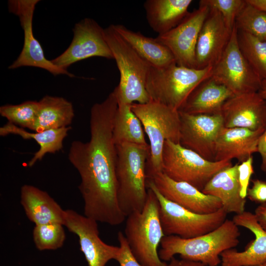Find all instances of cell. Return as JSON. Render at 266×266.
<instances>
[{
  "label": "cell",
  "mask_w": 266,
  "mask_h": 266,
  "mask_svg": "<svg viewBox=\"0 0 266 266\" xmlns=\"http://www.w3.org/2000/svg\"><path fill=\"white\" fill-rule=\"evenodd\" d=\"M118 102L115 89L91 109L89 141H73L68 158L78 171L79 189L86 216L111 226L121 224L126 216L118 200L116 146L113 128Z\"/></svg>",
  "instance_id": "obj_1"
},
{
  "label": "cell",
  "mask_w": 266,
  "mask_h": 266,
  "mask_svg": "<svg viewBox=\"0 0 266 266\" xmlns=\"http://www.w3.org/2000/svg\"><path fill=\"white\" fill-rule=\"evenodd\" d=\"M240 235L238 227L233 220L226 219L216 229L199 236L186 239L175 235L165 236L159 255L166 262L179 255L181 259L206 266H218L221 263V253L236 247Z\"/></svg>",
  "instance_id": "obj_2"
},
{
  "label": "cell",
  "mask_w": 266,
  "mask_h": 266,
  "mask_svg": "<svg viewBox=\"0 0 266 266\" xmlns=\"http://www.w3.org/2000/svg\"><path fill=\"white\" fill-rule=\"evenodd\" d=\"M116 176L120 208L126 217L143 209L148 196L146 163L149 145H116Z\"/></svg>",
  "instance_id": "obj_3"
},
{
  "label": "cell",
  "mask_w": 266,
  "mask_h": 266,
  "mask_svg": "<svg viewBox=\"0 0 266 266\" xmlns=\"http://www.w3.org/2000/svg\"><path fill=\"white\" fill-rule=\"evenodd\" d=\"M131 107L140 120L149 140L146 175L147 179H150L163 172L162 153L165 141L169 140L180 143L179 112L152 100L145 103H133Z\"/></svg>",
  "instance_id": "obj_4"
},
{
  "label": "cell",
  "mask_w": 266,
  "mask_h": 266,
  "mask_svg": "<svg viewBox=\"0 0 266 266\" xmlns=\"http://www.w3.org/2000/svg\"><path fill=\"white\" fill-rule=\"evenodd\" d=\"M104 34L120 75L119 85L114 89L118 104L150 101L146 82L151 66L118 34L113 25L104 29Z\"/></svg>",
  "instance_id": "obj_5"
},
{
  "label": "cell",
  "mask_w": 266,
  "mask_h": 266,
  "mask_svg": "<svg viewBox=\"0 0 266 266\" xmlns=\"http://www.w3.org/2000/svg\"><path fill=\"white\" fill-rule=\"evenodd\" d=\"M159 203L154 193L148 188L145 204L141 211L126 218L124 233L131 252L143 266H167L159 255L158 247L165 236L159 215Z\"/></svg>",
  "instance_id": "obj_6"
},
{
  "label": "cell",
  "mask_w": 266,
  "mask_h": 266,
  "mask_svg": "<svg viewBox=\"0 0 266 266\" xmlns=\"http://www.w3.org/2000/svg\"><path fill=\"white\" fill-rule=\"evenodd\" d=\"M213 66L190 68L176 63L157 68L151 66L146 89L151 100L179 110L194 89L212 75Z\"/></svg>",
  "instance_id": "obj_7"
},
{
  "label": "cell",
  "mask_w": 266,
  "mask_h": 266,
  "mask_svg": "<svg viewBox=\"0 0 266 266\" xmlns=\"http://www.w3.org/2000/svg\"><path fill=\"white\" fill-rule=\"evenodd\" d=\"M232 166L231 161H210L180 143L169 140L165 142L163 172L170 178L190 184L201 191L214 175Z\"/></svg>",
  "instance_id": "obj_8"
},
{
  "label": "cell",
  "mask_w": 266,
  "mask_h": 266,
  "mask_svg": "<svg viewBox=\"0 0 266 266\" xmlns=\"http://www.w3.org/2000/svg\"><path fill=\"white\" fill-rule=\"evenodd\" d=\"M147 186L158 200L160 221L165 236L186 239L199 236L216 229L226 220L228 213L223 207L210 214L196 213L166 199L151 179H147Z\"/></svg>",
  "instance_id": "obj_9"
},
{
  "label": "cell",
  "mask_w": 266,
  "mask_h": 266,
  "mask_svg": "<svg viewBox=\"0 0 266 266\" xmlns=\"http://www.w3.org/2000/svg\"><path fill=\"white\" fill-rule=\"evenodd\" d=\"M234 25L231 38L217 63L213 66L212 77L227 87L234 95L258 92L262 80L241 53Z\"/></svg>",
  "instance_id": "obj_10"
},
{
  "label": "cell",
  "mask_w": 266,
  "mask_h": 266,
  "mask_svg": "<svg viewBox=\"0 0 266 266\" xmlns=\"http://www.w3.org/2000/svg\"><path fill=\"white\" fill-rule=\"evenodd\" d=\"M39 0H10L8 2L9 11L17 16L24 32V39L22 50L9 69L22 66L36 67L47 70L54 75L65 74L75 76L67 70L60 68L47 59L41 45L33 33V21L36 5Z\"/></svg>",
  "instance_id": "obj_11"
},
{
  "label": "cell",
  "mask_w": 266,
  "mask_h": 266,
  "mask_svg": "<svg viewBox=\"0 0 266 266\" xmlns=\"http://www.w3.org/2000/svg\"><path fill=\"white\" fill-rule=\"evenodd\" d=\"M73 33L68 47L51 60L57 66L66 70L72 64L91 57L113 59L105 37L104 29L94 19L86 18L77 23Z\"/></svg>",
  "instance_id": "obj_12"
},
{
  "label": "cell",
  "mask_w": 266,
  "mask_h": 266,
  "mask_svg": "<svg viewBox=\"0 0 266 266\" xmlns=\"http://www.w3.org/2000/svg\"><path fill=\"white\" fill-rule=\"evenodd\" d=\"M209 10L210 8L200 1L199 8L189 12L177 26L156 37L170 51L177 65L195 68L197 42Z\"/></svg>",
  "instance_id": "obj_13"
},
{
  "label": "cell",
  "mask_w": 266,
  "mask_h": 266,
  "mask_svg": "<svg viewBox=\"0 0 266 266\" xmlns=\"http://www.w3.org/2000/svg\"><path fill=\"white\" fill-rule=\"evenodd\" d=\"M179 112L180 144L207 160L215 161L216 140L224 127L221 113L191 114Z\"/></svg>",
  "instance_id": "obj_14"
},
{
  "label": "cell",
  "mask_w": 266,
  "mask_h": 266,
  "mask_svg": "<svg viewBox=\"0 0 266 266\" xmlns=\"http://www.w3.org/2000/svg\"><path fill=\"white\" fill-rule=\"evenodd\" d=\"M64 226L78 236L80 250L88 266H105L111 260L117 261L120 247L107 244L100 239L97 221L73 210L67 209Z\"/></svg>",
  "instance_id": "obj_15"
},
{
  "label": "cell",
  "mask_w": 266,
  "mask_h": 266,
  "mask_svg": "<svg viewBox=\"0 0 266 266\" xmlns=\"http://www.w3.org/2000/svg\"><path fill=\"white\" fill-rule=\"evenodd\" d=\"M232 31L227 26L221 13L210 8L197 42L196 68L213 66L217 63L229 42Z\"/></svg>",
  "instance_id": "obj_16"
},
{
  "label": "cell",
  "mask_w": 266,
  "mask_h": 266,
  "mask_svg": "<svg viewBox=\"0 0 266 266\" xmlns=\"http://www.w3.org/2000/svg\"><path fill=\"white\" fill-rule=\"evenodd\" d=\"M221 114L225 128L265 130L266 100L258 92L234 95L223 104Z\"/></svg>",
  "instance_id": "obj_17"
},
{
  "label": "cell",
  "mask_w": 266,
  "mask_h": 266,
  "mask_svg": "<svg viewBox=\"0 0 266 266\" xmlns=\"http://www.w3.org/2000/svg\"><path fill=\"white\" fill-rule=\"evenodd\" d=\"M150 179L166 199L192 212L210 214L223 207L217 198L206 195L187 183L175 181L163 172Z\"/></svg>",
  "instance_id": "obj_18"
},
{
  "label": "cell",
  "mask_w": 266,
  "mask_h": 266,
  "mask_svg": "<svg viewBox=\"0 0 266 266\" xmlns=\"http://www.w3.org/2000/svg\"><path fill=\"white\" fill-rule=\"evenodd\" d=\"M233 221L238 227L250 230L255 239L242 251L232 248L223 252L220 255L221 266H256L265 262L266 231L259 224L254 213L245 211L235 215Z\"/></svg>",
  "instance_id": "obj_19"
},
{
  "label": "cell",
  "mask_w": 266,
  "mask_h": 266,
  "mask_svg": "<svg viewBox=\"0 0 266 266\" xmlns=\"http://www.w3.org/2000/svg\"><path fill=\"white\" fill-rule=\"evenodd\" d=\"M264 131L224 127L216 140L214 161L236 159L239 163L246 161L253 153L258 152L259 140Z\"/></svg>",
  "instance_id": "obj_20"
},
{
  "label": "cell",
  "mask_w": 266,
  "mask_h": 266,
  "mask_svg": "<svg viewBox=\"0 0 266 266\" xmlns=\"http://www.w3.org/2000/svg\"><path fill=\"white\" fill-rule=\"evenodd\" d=\"M20 198L27 217L35 225L60 223L64 226L65 210L46 192L25 184L21 188Z\"/></svg>",
  "instance_id": "obj_21"
},
{
  "label": "cell",
  "mask_w": 266,
  "mask_h": 266,
  "mask_svg": "<svg viewBox=\"0 0 266 266\" xmlns=\"http://www.w3.org/2000/svg\"><path fill=\"white\" fill-rule=\"evenodd\" d=\"M233 96L227 87L210 77L194 89L178 111L191 114H220L223 104Z\"/></svg>",
  "instance_id": "obj_22"
},
{
  "label": "cell",
  "mask_w": 266,
  "mask_h": 266,
  "mask_svg": "<svg viewBox=\"0 0 266 266\" xmlns=\"http://www.w3.org/2000/svg\"><path fill=\"white\" fill-rule=\"evenodd\" d=\"M238 165L237 163L217 173L201 191L219 199L228 213L239 214L245 211L246 199L240 195Z\"/></svg>",
  "instance_id": "obj_23"
},
{
  "label": "cell",
  "mask_w": 266,
  "mask_h": 266,
  "mask_svg": "<svg viewBox=\"0 0 266 266\" xmlns=\"http://www.w3.org/2000/svg\"><path fill=\"white\" fill-rule=\"evenodd\" d=\"M192 0H147L144 3L147 22L158 33L164 34L177 26L189 13Z\"/></svg>",
  "instance_id": "obj_24"
},
{
  "label": "cell",
  "mask_w": 266,
  "mask_h": 266,
  "mask_svg": "<svg viewBox=\"0 0 266 266\" xmlns=\"http://www.w3.org/2000/svg\"><path fill=\"white\" fill-rule=\"evenodd\" d=\"M113 26L118 34L151 66L162 68L176 63L170 51L156 38L133 31L122 25Z\"/></svg>",
  "instance_id": "obj_25"
},
{
  "label": "cell",
  "mask_w": 266,
  "mask_h": 266,
  "mask_svg": "<svg viewBox=\"0 0 266 266\" xmlns=\"http://www.w3.org/2000/svg\"><path fill=\"white\" fill-rule=\"evenodd\" d=\"M37 116L32 131L40 132L68 127L74 116L73 105L63 97L45 96L39 101Z\"/></svg>",
  "instance_id": "obj_26"
},
{
  "label": "cell",
  "mask_w": 266,
  "mask_h": 266,
  "mask_svg": "<svg viewBox=\"0 0 266 266\" xmlns=\"http://www.w3.org/2000/svg\"><path fill=\"white\" fill-rule=\"evenodd\" d=\"M70 127L51 129L40 132L30 133L23 128L8 122L0 128V135L5 136L10 134L20 136L24 139H33L39 145V150L29 162L30 167L42 159L47 153H55L63 148V141L67 135Z\"/></svg>",
  "instance_id": "obj_27"
},
{
  "label": "cell",
  "mask_w": 266,
  "mask_h": 266,
  "mask_svg": "<svg viewBox=\"0 0 266 266\" xmlns=\"http://www.w3.org/2000/svg\"><path fill=\"white\" fill-rule=\"evenodd\" d=\"M113 137L116 145L130 143L149 145L139 118L132 109L131 104H119L113 123Z\"/></svg>",
  "instance_id": "obj_28"
},
{
  "label": "cell",
  "mask_w": 266,
  "mask_h": 266,
  "mask_svg": "<svg viewBox=\"0 0 266 266\" xmlns=\"http://www.w3.org/2000/svg\"><path fill=\"white\" fill-rule=\"evenodd\" d=\"M239 48L255 72L263 80L266 79V40L237 30Z\"/></svg>",
  "instance_id": "obj_29"
},
{
  "label": "cell",
  "mask_w": 266,
  "mask_h": 266,
  "mask_svg": "<svg viewBox=\"0 0 266 266\" xmlns=\"http://www.w3.org/2000/svg\"><path fill=\"white\" fill-rule=\"evenodd\" d=\"M235 25L238 31L266 40V12L257 9L246 0L236 16Z\"/></svg>",
  "instance_id": "obj_30"
},
{
  "label": "cell",
  "mask_w": 266,
  "mask_h": 266,
  "mask_svg": "<svg viewBox=\"0 0 266 266\" xmlns=\"http://www.w3.org/2000/svg\"><path fill=\"white\" fill-rule=\"evenodd\" d=\"M39 109L38 101L28 100L18 104H5L0 107V114L8 122L32 130Z\"/></svg>",
  "instance_id": "obj_31"
},
{
  "label": "cell",
  "mask_w": 266,
  "mask_h": 266,
  "mask_svg": "<svg viewBox=\"0 0 266 266\" xmlns=\"http://www.w3.org/2000/svg\"><path fill=\"white\" fill-rule=\"evenodd\" d=\"M63 226L60 223L35 225L33 236L36 248L43 251L62 247L66 239Z\"/></svg>",
  "instance_id": "obj_32"
},
{
  "label": "cell",
  "mask_w": 266,
  "mask_h": 266,
  "mask_svg": "<svg viewBox=\"0 0 266 266\" xmlns=\"http://www.w3.org/2000/svg\"><path fill=\"white\" fill-rule=\"evenodd\" d=\"M209 8L218 11L228 28L233 30L236 16L245 3L243 0H202Z\"/></svg>",
  "instance_id": "obj_33"
},
{
  "label": "cell",
  "mask_w": 266,
  "mask_h": 266,
  "mask_svg": "<svg viewBox=\"0 0 266 266\" xmlns=\"http://www.w3.org/2000/svg\"><path fill=\"white\" fill-rule=\"evenodd\" d=\"M253 162V158L251 156L246 161L238 165V172L240 195L243 199H246L247 197L250 177L254 173Z\"/></svg>",
  "instance_id": "obj_34"
},
{
  "label": "cell",
  "mask_w": 266,
  "mask_h": 266,
  "mask_svg": "<svg viewBox=\"0 0 266 266\" xmlns=\"http://www.w3.org/2000/svg\"><path fill=\"white\" fill-rule=\"evenodd\" d=\"M117 238L121 253L117 260L120 266H143L134 257L130 249L124 234L119 232Z\"/></svg>",
  "instance_id": "obj_35"
},
{
  "label": "cell",
  "mask_w": 266,
  "mask_h": 266,
  "mask_svg": "<svg viewBox=\"0 0 266 266\" xmlns=\"http://www.w3.org/2000/svg\"><path fill=\"white\" fill-rule=\"evenodd\" d=\"M252 183V187L248 189L247 197L252 201L266 202V182L256 179Z\"/></svg>",
  "instance_id": "obj_36"
},
{
  "label": "cell",
  "mask_w": 266,
  "mask_h": 266,
  "mask_svg": "<svg viewBox=\"0 0 266 266\" xmlns=\"http://www.w3.org/2000/svg\"><path fill=\"white\" fill-rule=\"evenodd\" d=\"M258 148L262 158L261 168L266 172V128L260 137Z\"/></svg>",
  "instance_id": "obj_37"
},
{
  "label": "cell",
  "mask_w": 266,
  "mask_h": 266,
  "mask_svg": "<svg viewBox=\"0 0 266 266\" xmlns=\"http://www.w3.org/2000/svg\"><path fill=\"white\" fill-rule=\"evenodd\" d=\"M254 214L259 224L266 231V202L259 205L255 209Z\"/></svg>",
  "instance_id": "obj_38"
},
{
  "label": "cell",
  "mask_w": 266,
  "mask_h": 266,
  "mask_svg": "<svg viewBox=\"0 0 266 266\" xmlns=\"http://www.w3.org/2000/svg\"><path fill=\"white\" fill-rule=\"evenodd\" d=\"M167 266H206L200 262L192 261L180 258L173 257L167 264Z\"/></svg>",
  "instance_id": "obj_39"
},
{
  "label": "cell",
  "mask_w": 266,
  "mask_h": 266,
  "mask_svg": "<svg viewBox=\"0 0 266 266\" xmlns=\"http://www.w3.org/2000/svg\"><path fill=\"white\" fill-rule=\"evenodd\" d=\"M246 1L257 9L266 12V0H246Z\"/></svg>",
  "instance_id": "obj_40"
},
{
  "label": "cell",
  "mask_w": 266,
  "mask_h": 266,
  "mask_svg": "<svg viewBox=\"0 0 266 266\" xmlns=\"http://www.w3.org/2000/svg\"><path fill=\"white\" fill-rule=\"evenodd\" d=\"M258 93L262 98L266 100V79L262 81L261 85Z\"/></svg>",
  "instance_id": "obj_41"
},
{
  "label": "cell",
  "mask_w": 266,
  "mask_h": 266,
  "mask_svg": "<svg viewBox=\"0 0 266 266\" xmlns=\"http://www.w3.org/2000/svg\"><path fill=\"white\" fill-rule=\"evenodd\" d=\"M256 266H266V260L262 264Z\"/></svg>",
  "instance_id": "obj_42"
}]
</instances>
